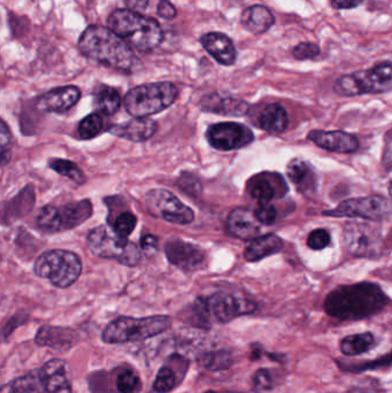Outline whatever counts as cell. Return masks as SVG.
I'll return each instance as SVG.
<instances>
[{
	"mask_svg": "<svg viewBox=\"0 0 392 393\" xmlns=\"http://www.w3.org/2000/svg\"><path fill=\"white\" fill-rule=\"evenodd\" d=\"M321 53L320 47L314 43L304 42L298 44L297 47H293V57L297 60H313Z\"/></svg>",
	"mask_w": 392,
	"mask_h": 393,
	"instance_id": "40",
	"label": "cell"
},
{
	"mask_svg": "<svg viewBox=\"0 0 392 393\" xmlns=\"http://www.w3.org/2000/svg\"><path fill=\"white\" fill-rule=\"evenodd\" d=\"M121 96L119 90L110 85L100 84L95 91V107L100 113L113 115L120 110Z\"/></svg>",
	"mask_w": 392,
	"mask_h": 393,
	"instance_id": "30",
	"label": "cell"
},
{
	"mask_svg": "<svg viewBox=\"0 0 392 393\" xmlns=\"http://www.w3.org/2000/svg\"><path fill=\"white\" fill-rule=\"evenodd\" d=\"M257 304L236 294L218 292L209 297H200L194 301L192 312L200 326H209L216 321L228 323L240 316L255 312Z\"/></svg>",
	"mask_w": 392,
	"mask_h": 393,
	"instance_id": "4",
	"label": "cell"
},
{
	"mask_svg": "<svg viewBox=\"0 0 392 393\" xmlns=\"http://www.w3.org/2000/svg\"><path fill=\"white\" fill-rule=\"evenodd\" d=\"M308 139L315 145L330 152L354 153L359 149L357 137L344 131L312 130Z\"/></svg>",
	"mask_w": 392,
	"mask_h": 393,
	"instance_id": "16",
	"label": "cell"
},
{
	"mask_svg": "<svg viewBox=\"0 0 392 393\" xmlns=\"http://www.w3.org/2000/svg\"><path fill=\"white\" fill-rule=\"evenodd\" d=\"M332 237L330 234L325 229H315L311 231V234L308 235V248L312 250H323L330 244Z\"/></svg>",
	"mask_w": 392,
	"mask_h": 393,
	"instance_id": "43",
	"label": "cell"
},
{
	"mask_svg": "<svg viewBox=\"0 0 392 393\" xmlns=\"http://www.w3.org/2000/svg\"><path fill=\"white\" fill-rule=\"evenodd\" d=\"M165 254L172 265L187 273L203 270L205 267V252L197 245L178 238H173L167 241Z\"/></svg>",
	"mask_w": 392,
	"mask_h": 393,
	"instance_id": "14",
	"label": "cell"
},
{
	"mask_svg": "<svg viewBox=\"0 0 392 393\" xmlns=\"http://www.w3.org/2000/svg\"><path fill=\"white\" fill-rule=\"evenodd\" d=\"M274 174H260L252 178L249 190L252 198H255L259 204H269L277 195V185L275 182L279 178H273Z\"/></svg>",
	"mask_w": 392,
	"mask_h": 393,
	"instance_id": "26",
	"label": "cell"
},
{
	"mask_svg": "<svg viewBox=\"0 0 392 393\" xmlns=\"http://www.w3.org/2000/svg\"><path fill=\"white\" fill-rule=\"evenodd\" d=\"M240 23L253 35L260 36L275 25V16L262 5H253L242 13Z\"/></svg>",
	"mask_w": 392,
	"mask_h": 393,
	"instance_id": "22",
	"label": "cell"
},
{
	"mask_svg": "<svg viewBox=\"0 0 392 393\" xmlns=\"http://www.w3.org/2000/svg\"><path fill=\"white\" fill-rule=\"evenodd\" d=\"M141 248L144 251L154 253L158 250V238L153 235H145L141 239Z\"/></svg>",
	"mask_w": 392,
	"mask_h": 393,
	"instance_id": "47",
	"label": "cell"
},
{
	"mask_svg": "<svg viewBox=\"0 0 392 393\" xmlns=\"http://www.w3.org/2000/svg\"><path fill=\"white\" fill-rule=\"evenodd\" d=\"M37 276L46 278L54 287H71L82 273L81 259L66 250H51L39 255L34 265Z\"/></svg>",
	"mask_w": 392,
	"mask_h": 393,
	"instance_id": "9",
	"label": "cell"
},
{
	"mask_svg": "<svg viewBox=\"0 0 392 393\" xmlns=\"http://www.w3.org/2000/svg\"><path fill=\"white\" fill-rule=\"evenodd\" d=\"M202 365L209 370H223L229 368L233 364V358L231 353L228 351L209 352L203 355L200 359Z\"/></svg>",
	"mask_w": 392,
	"mask_h": 393,
	"instance_id": "36",
	"label": "cell"
},
{
	"mask_svg": "<svg viewBox=\"0 0 392 393\" xmlns=\"http://www.w3.org/2000/svg\"><path fill=\"white\" fill-rule=\"evenodd\" d=\"M206 139L213 149L233 151L243 149L255 141V135L248 127L236 122L213 124L206 131Z\"/></svg>",
	"mask_w": 392,
	"mask_h": 393,
	"instance_id": "13",
	"label": "cell"
},
{
	"mask_svg": "<svg viewBox=\"0 0 392 393\" xmlns=\"http://www.w3.org/2000/svg\"><path fill=\"white\" fill-rule=\"evenodd\" d=\"M202 108L205 112L220 115L242 117L248 113L249 105L243 100L236 99L233 97H223L213 93L202 99Z\"/></svg>",
	"mask_w": 392,
	"mask_h": 393,
	"instance_id": "23",
	"label": "cell"
},
{
	"mask_svg": "<svg viewBox=\"0 0 392 393\" xmlns=\"http://www.w3.org/2000/svg\"><path fill=\"white\" fill-rule=\"evenodd\" d=\"M364 0H330V4L336 10H351L362 4Z\"/></svg>",
	"mask_w": 392,
	"mask_h": 393,
	"instance_id": "48",
	"label": "cell"
},
{
	"mask_svg": "<svg viewBox=\"0 0 392 393\" xmlns=\"http://www.w3.org/2000/svg\"><path fill=\"white\" fill-rule=\"evenodd\" d=\"M337 364H338L339 368L342 369L343 372L359 374V372H368V370H375V369L389 367V366L391 365L392 351L389 352L387 355H382L378 359H375V360H369V361L357 362V364L337 361Z\"/></svg>",
	"mask_w": 392,
	"mask_h": 393,
	"instance_id": "33",
	"label": "cell"
},
{
	"mask_svg": "<svg viewBox=\"0 0 392 393\" xmlns=\"http://www.w3.org/2000/svg\"><path fill=\"white\" fill-rule=\"evenodd\" d=\"M36 224L41 230L49 234L64 230L60 209H56L54 206H44L41 209L36 219Z\"/></svg>",
	"mask_w": 392,
	"mask_h": 393,
	"instance_id": "32",
	"label": "cell"
},
{
	"mask_svg": "<svg viewBox=\"0 0 392 393\" xmlns=\"http://www.w3.org/2000/svg\"><path fill=\"white\" fill-rule=\"evenodd\" d=\"M88 248L98 258L117 259L124 266L134 267L141 261V251L137 245L120 236L110 224L100 226L90 231Z\"/></svg>",
	"mask_w": 392,
	"mask_h": 393,
	"instance_id": "8",
	"label": "cell"
},
{
	"mask_svg": "<svg viewBox=\"0 0 392 393\" xmlns=\"http://www.w3.org/2000/svg\"><path fill=\"white\" fill-rule=\"evenodd\" d=\"M157 10H158V15L160 18L166 19V20H173L176 18V8L170 0H160Z\"/></svg>",
	"mask_w": 392,
	"mask_h": 393,
	"instance_id": "46",
	"label": "cell"
},
{
	"mask_svg": "<svg viewBox=\"0 0 392 393\" xmlns=\"http://www.w3.org/2000/svg\"><path fill=\"white\" fill-rule=\"evenodd\" d=\"M286 173L293 184L297 185L301 192L308 193L311 189L315 188L314 173L304 160H291L286 167Z\"/></svg>",
	"mask_w": 392,
	"mask_h": 393,
	"instance_id": "27",
	"label": "cell"
},
{
	"mask_svg": "<svg viewBox=\"0 0 392 393\" xmlns=\"http://www.w3.org/2000/svg\"><path fill=\"white\" fill-rule=\"evenodd\" d=\"M144 202L151 215L170 224L185 226L194 221V211L165 189H153L148 192Z\"/></svg>",
	"mask_w": 392,
	"mask_h": 393,
	"instance_id": "10",
	"label": "cell"
},
{
	"mask_svg": "<svg viewBox=\"0 0 392 393\" xmlns=\"http://www.w3.org/2000/svg\"><path fill=\"white\" fill-rule=\"evenodd\" d=\"M203 47L216 62L233 66L237 60V50L233 40L222 32H209L200 38Z\"/></svg>",
	"mask_w": 392,
	"mask_h": 393,
	"instance_id": "17",
	"label": "cell"
},
{
	"mask_svg": "<svg viewBox=\"0 0 392 393\" xmlns=\"http://www.w3.org/2000/svg\"><path fill=\"white\" fill-rule=\"evenodd\" d=\"M392 90V61H383L366 71L343 75L334 83V91L343 97L389 93Z\"/></svg>",
	"mask_w": 392,
	"mask_h": 393,
	"instance_id": "7",
	"label": "cell"
},
{
	"mask_svg": "<svg viewBox=\"0 0 392 393\" xmlns=\"http://www.w3.org/2000/svg\"><path fill=\"white\" fill-rule=\"evenodd\" d=\"M177 187L187 195H199L202 192V184L198 178L192 174L183 173L177 180Z\"/></svg>",
	"mask_w": 392,
	"mask_h": 393,
	"instance_id": "41",
	"label": "cell"
},
{
	"mask_svg": "<svg viewBox=\"0 0 392 393\" xmlns=\"http://www.w3.org/2000/svg\"><path fill=\"white\" fill-rule=\"evenodd\" d=\"M141 389L139 376L130 368H124L117 377V393H138Z\"/></svg>",
	"mask_w": 392,
	"mask_h": 393,
	"instance_id": "37",
	"label": "cell"
},
{
	"mask_svg": "<svg viewBox=\"0 0 392 393\" xmlns=\"http://www.w3.org/2000/svg\"><path fill=\"white\" fill-rule=\"evenodd\" d=\"M176 384V374L173 369L163 366L160 368L156 381L153 383V390L157 393H168L175 389Z\"/></svg>",
	"mask_w": 392,
	"mask_h": 393,
	"instance_id": "38",
	"label": "cell"
},
{
	"mask_svg": "<svg viewBox=\"0 0 392 393\" xmlns=\"http://www.w3.org/2000/svg\"><path fill=\"white\" fill-rule=\"evenodd\" d=\"M127 5L128 10L138 12L144 11L145 8L149 5V0H124Z\"/></svg>",
	"mask_w": 392,
	"mask_h": 393,
	"instance_id": "49",
	"label": "cell"
},
{
	"mask_svg": "<svg viewBox=\"0 0 392 393\" xmlns=\"http://www.w3.org/2000/svg\"><path fill=\"white\" fill-rule=\"evenodd\" d=\"M284 246L282 239L274 234L258 236L249 243L244 251V258L249 262L260 261L269 255L276 254Z\"/></svg>",
	"mask_w": 392,
	"mask_h": 393,
	"instance_id": "24",
	"label": "cell"
},
{
	"mask_svg": "<svg viewBox=\"0 0 392 393\" xmlns=\"http://www.w3.org/2000/svg\"><path fill=\"white\" fill-rule=\"evenodd\" d=\"M260 224L255 213L244 207L233 209L228 217V230L230 234L243 241H252L258 237Z\"/></svg>",
	"mask_w": 392,
	"mask_h": 393,
	"instance_id": "18",
	"label": "cell"
},
{
	"mask_svg": "<svg viewBox=\"0 0 392 393\" xmlns=\"http://www.w3.org/2000/svg\"><path fill=\"white\" fill-rule=\"evenodd\" d=\"M170 326L172 319L166 315H153L141 319L120 316L107 324L102 338L107 344L139 342L165 333Z\"/></svg>",
	"mask_w": 392,
	"mask_h": 393,
	"instance_id": "6",
	"label": "cell"
},
{
	"mask_svg": "<svg viewBox=\"0 0 392 393\" xmlns=\"http://www.w3.org/2000/svg\"><path fill=\"white\" fill-rule=\"evenodd\" d=\"M39 374L42 376L46 393H73L64 360L54 359L46 362Z\"/></svg>",
	"mask_w": 392,
	"mask_h": 393,
	"instance_id": "20",
	"label": "cell"
},
{
	"mask_svg": "<svg viewBox=\"0 0 392 393\" xmlns=\"http://www.w3.org/2000/svg\"><path fill=\"white\" fill-rule=\"evenodd\" d=\"M273 389L272 372L268 369H259L253 375V390L255 393H267Z\"/></svg>",
	"mask_w": 392,
	"mask_h": 393,
	"instance_id": "42",
	"label": "cell"
},
{
	"mask_svg": "<svg viewBox=\"0 0 392 393\" xmlns=\"http://www.w3.org/2000/svg\"><path fill=\"white\" fill-rule=\"evenodd\" d=\"M0 149H1V165L5 166L11 160V134L5 121L1 122Z\"/></svg>",
	"mask_w": 392,
	"mask_h": 393,
	"instance_id": "45",
	"label": "cell"
},
{
	"mask_svg": "<svg viewBox=\"0 0 392 393\" xmlns=\"http://www.w3.org/2000/svg\"><path fill=\"white\" fill-rule=\"evenodd\" d=\"M391 204L388 199L378 195L347 199L336 209L325 211L323 215L335 217H361L365 220L381 221L391 213Z\"/></svg>",
	"mask_w": 392,
	"mask_h": 393,
	"instance_id": "11",
	"label": "cell"
},
{
	"mask_svg": "<svg viewBox=\"0 0 392 393\" xmlns=\"http://www.w3.org/2000/svg\"><path fill=\"white\" fill-rule=\"evenodd\" d=\"M64 230L73 229L90 219L92 215V205L89 200L69 202L60 209Z\"/></svg>",
	"mask_w": 392,
	"mask_h": 393,
	"instance_id": "28",
	"label": "cell"
},
{
	"mask_svg": "<svg viewBox=\"0 0 392 393\" xmlns=\"http://www.w3.org/2000/svg\"><path fill=\"white\" fill-rule=\"evenodd\" d=\"M178 96L177 86L170 82L138 85L124 97V107L134 117H148L173 105Z\"/></svg>",
	"mask_w": 392,
	"mask_h": 393,
	"instance_id": "5",
	"label": "cell"
},
{
	"mask_svg": "<svg viewBox=\"0 0 392 393\" xmlns=\"http://www.w3.org/2000/svg\"><path fill=\"white\" fill-rule=\"evenodd\" d=\"M103 117H100V114H89L88 117H85L78 126V135L82 139L89 141L100 135L103 130Z\"/></svg>",
	"mask_w": 392,
	"mask_h": 393,
	"instance_id": "35",
	"label": "cell"
},
{
	"mask_svg": "<svg viewBox=\"0 0 392 393\" xmlns=\"http://www.w3.org/2000/svg\"><path fill=\"white\" fill-rule=\"evenodd\" d=\"M389 193H390V197L392 198V182H390V184H389Z\"/></svg>",
	"mask_w": 392,
	"mask_h": 393,
	"instance_id": "50",
	"label": "cell"
},
{
	"mask_svg": "<svg viewBox=\"0 0 392 393\" xmlns=\"http://www.w3.org/2000/svg\"><path fill=\"white\" fill-rule=\"evenodd\" d=\"M136 224H137V217L134 215V213L127 211L117 216L114 221L113 228L120 236L128 238L134 231Z\"/></svg>",
	"mask_w": 392,
	"mask_h": 393,
	"instance_id": "39",
	"label": "cell"
},
{
	"mask_svg": "<svg viewBox=\"0 0 392 393\" xmlns=\"http://www.w3.org/2000/svg\"><path fill=\"white\" fill-rule=\"evenodd\" d=\"M344 244L351 254L373 258L381 252L382 237L369 224L347 222L344 228Z\"/></svg>",
	"mask_w": 392,
	"mask_h": 393,
	"instance_id": "12",
	"label": "cell"
},
{
	"mask_svg": "<svg viewBox=\"0 0 392 393\" xmlns=\"http://www.w3.org/2000/svg\"><path fill=\"white\" fill-rule=\"evenodd\" d=\"M158 124L156 121L148 117H135L134 120L111 128L110 132L131 142H145L156 134Z\"/></svg>",
	"mask_w": 392,
	"mask_h": 393,
	"instance_id": "19",
	"label": "cell"
},
{
	"mask_svg": "<svg viewBox=\"0 0 392 393\" xmlns=\"http://www.w3.org/2000/svg\"><path fill=\"white\" fill-rule=\"evenodd\" d=\"M206 393H214V392H206Z\"/></svg>",
	"mask_w": 392,
	"mask_h": 393,
	"instance_id": "51",
	"label": "cell"
},
{
	"mask_svg": "<svg viewBox=\"0 0 392 393\" xmlns=\"http://www.w3.org/2000/svg\"><path fill=\"white\" fill-rule=\"evenodd\" d=\"M81 90L74 85L60 86L44 93L37 99V108L47 113H65L78 103Z\"/></svg>",
	"mask_w": 392,
	"mask_h": 393,
	"instance_id": "15",
	"label": "cell"
},
{
	"mask_svg": "<svg viewBox=\"0 0 392 393\" xmlns=\"http://www.w3.org/2000/svg\"><path fill=\"white\" fill-rule=\"evenodd\" d=\"M49 166L51 169H54L56 173L60 174L65 178H69L78 184H84L85 175L76 163L71 160L66 159H51L49 161Z\"/></svg>",
	"mask_w": 392,
	"mask_h": 393,
	"instance_id": "34",
	"label": "cell"
},
{
	"mask_svg": "<svg viewBox=\"0 0 392 393\" xmlns=\"http://www.w3.org/2000/svg\"><path fill=\"white\" fill-rule=\"evenodd\" d=\"M78 340L74 330L62 326H43L36 333L35 343L38 346H46L54 350H68Z\"/></svg>",
	"mask_w": 392,
	"mask_h": 393,
	"instance_id": "21",
	"label": "cell"
},
{
	"mask_svg": "<svg viewBox=\"0 0 392 393\" xmlns=\"http://www.w3.org/2000/svg\"><path fill=\"white\" fill-rule=\"evenodd\" d=\"M255 215L260 224L270 226L276 221L277 211L270 204H259L258 207L255 211Z\"/></svg>",
	"mask_w": 392,
	"mask_h": 393,
	"instance_id": "44",
	"label": "cell"
},
{
	"mask_svg": "<svg viewBox=\"0 0 392 393\" xmlns=\"http://www.w3.org/2000/svg\"><path fill=\"white\" fill-rule=\"evenodd\" d=\"M376 345L375 336L371 333H356L344 337L339 344V348L343 355L347 357H357L371 351Z\"/></svg>",
	"mask_w": 392,
	"mask_h": 393,
	"instance_id": "29",
	"label": "cell"
},
{
	"mask_svg": "<svg viewBox=\"0 0 392 393\" xmlns=\"http://www.w3.org/2000/svg\"><path fill=\"white\" fill-rule=\"evenodd\" d=\"M108 28L139 52H151L163 39V29L156 19L131 10H115L107 20Z\"/></svg>",
	"mask_w": 392,
	"mask_h": 393,
	"instance_id": "3",
	"label": "cell"
},
{
	"mask_svg": "<svg viewBox=\"0 0 392 393\" xmlns=\"http://www.w3.org/2000/svg\"><path fill=\"white\" fill-rule=\"evenodd\" d=\"M259 124L262 130L269 134H281L289 124L286 108L279 104H269L262 110L259 117Z\"/></svg>",
	"mask_w": 392,
	"mask_h": 393,
	"instance_id": "25",
	"label": "cell"
},
{
	"mask_svg": "<svg viewBox=\"0 0 392 393\" xmlns=\"http://www.w3.org/2000/svg\"><path fill=\"white\" fill-rule=\"evenodd\" d=\"M78 47L90 60L122 73H132L139 66L132 47L112 29L89 25L78 39Z\"/></svg>",
	"mask_w": 392,
	"mask_h": 393,
	"instance_id": "2",
	"label": "cell"
},
{
	"mask_svg": "<svg viewBox=\"0 0 392 393\" xmlns=\"http://www.w3.org/2000/svg\"><path fill=\"white\" fill-rule=\"evenodd\" d=\"M389 299L378 284L369 282L343 285L325 298V311L339 321H359L382 312Z\"/></svg>",
	"mask_w": 392,
	"mask_h": 393,
	"instance_id": "1",
	"label": "cell"
},
{
	"mask_svg": "<svg viewBox=\"0 0 392 393\" xmlns=\"http://www.w3.org/2000/svg\"><path fill=\"white\" fill-rule=\"evenodd\" d=\"M0 393H46V390L38 370L5 384Z\"/></svg>",
	"mask_w": 392,
	"mask_h": 393,
	"instance_id": "31",
	"label": "cell"
}]
</instances>
